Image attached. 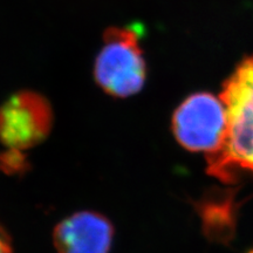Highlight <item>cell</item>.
<instances>
[{"label":"cell","instance_id":"obj_2","mask_svg":"<svg viewBox=\"0 0 253 253\" xmlns=\"http://www.w3.org/2000/svg\"><path fill=\"white\" fill-rule=\"evenodd\" d=\"M94 77L107 94L128 97L144 86L147 65L140 36L131 27H112L103 34V45L95 60Z\"/></svg>","mask_w":253,"mask_h":253},{"label":"cell","instance_id":"obj_3","mask_svg":"<svg viewBox=\"0 0 253 253\" xmlns=\"http://www.w3.org/2000/svg\"><path fill=\"white\" fill-rule=\"evenodd\" d=\"M172 131L185 149L213 156L219 153L226 138L225 103L209 93L191 95L173 114Z\"/></svg>","mask_w":253,"mask_h":253},{"label":"cell","instance_id":"obj_7","mask_svg":"<svg viewBox=\"0 0 253 253\" xmlns=\"http://www.w3.org/2000/svg\"><path fill=\"white\" fill-rule=\"evenodd\" d=\"M0 253H13L11 238L1 225H0Z\"/></svg>","mask_w":253,"mask_h":253},{"label":"cell","instance_id":"obj_4","mask_svg":"<svg viewBox=\"0 0 253 253\" xmlns=\"http://www.w3.org/2000/svg\"><path fill=\"white\" fill-rule=\"evenodd\" d=\"M53 110L45 96L21 90L0 106V142L7 149L27 150L49 135Z\"/></svg>","mask_w":253,"mask_h":253},{"label":"cell","instance_id":"obj_1","mask_svg":"<svg viewBox=\"0 0 253 253\" xmlns=\"http://www.w3.org/2000/svg\"><path fill=\"white\" fill-rule=\"evenodd\" d=\"M227 132L219 153L208 157L209 171L223 181L253 175V59L240 65L224 88Z\"/></svg>","mask_w":253,"mask_h":253},{"label":"cell","instance_id":"obj_6","mask_svg":"<svg viewBox=\"0 0 253 253\" xmlns=\"http://www.w3.org/2000/svg\"><path fill=\"white\" fill-rule=\"evenodd\" d=\"M27 167L26 157L23 151L7 149L0 154V170L8 175L24 171L27 169Z\"/></svg>","mask_w":253,"mask_h":253},{"label":"cell","instance_id":"obj_5","mask_svg":"<svg viewBox=\"0 0 253 253\" xmlns=\"http://www.w3.org/2000/svg\"><path fill=\"white\" fill-rule=\"evenodd\" d=\"M53 238L58 253H109L114 227L102 214L80 211L60 221Z\"/></svg>","mask_w":253,"mask_h":253}]
</instances>
